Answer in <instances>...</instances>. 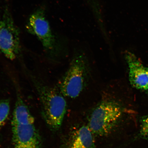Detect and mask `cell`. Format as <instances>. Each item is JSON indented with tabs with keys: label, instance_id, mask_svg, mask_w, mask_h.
Here are the masks:
<instances>
[{
	"label": "cell",
	"instance_id": "obj_8",
	"mask_svg": "<svg viewBox=\"0 0 148 148\" xmlns=\"http://www.w3.org/2000/svg\"><path fill=\"white\" fill-rule=\"evenodd\" d=\"M93 134L88 126H81L72 132L64 148H95Z\"/></svg>",
	"mask_w": 148,
	"mask_h": 148
},
{
	"label": "cell",
	"instance_id": "obj_7",
	"mask_svg": "<svg viewBox=\"0 0 148 148\" xmlns=\"http://www.w3.org/2000/svg\"><path fill=\"white\" fill-rule=\"evenodd\" d=\"M14 148H42V140L34 123H12Z\"/></svg>",
	"mask_w": 148,
	"mask_h": 148
},
{
	"label": "cell",
	"instance_id": "obj_9",
	"mask_svg": "<svg viewBox=\"0 0 148 148\" xmlns=\"http://www.w3.org/2000/svg\"><path fill=\"white\" fill-rule=\"evenodd\" d=\"M35 119L28 108L19 94L17 99L13 113L12 123H34Z\"/></svg>",
	"mask_w": 148,
	"mask_h": 148
},
{
	"label": "cell",
	"instance_id": "obj_1",
	"mask_svg": "<svg viewBox=\"0 0 148 148\" xmlns=\"http://www.w3.org/2000/svg\"><path fill=\"white\" fill-rule=\"evenodd\" d=\"M123 101L104 99L95 107L90 114L88 125L94 134L107 136L125 116L136 118L138 112L135 101L126 103Z\"/></svg>",
	"mask_w": 148,
	"mask_h": 148
},
{
	"label": "cell",
	"instance_id": "obj_2",
	"mask_svg": "<svg viewBox=\"0 0 148 148\" xmlns=\"http://www.w3.org/2000/svg\"><path fill=\"white\" fill-rule=\"evenodd\" d=\"M29 74L38 94L44 121L52 130H58L66 112L67 105L64 96L56 89L47 86Z\"/></svg>",
	"mask_w": 148,
	"mask_h": 148
},
{
	"label": "cell",
	"instance_id": "obj_6",
	"mask_svg": "<svg viewBox=\"0 0 148 148\" xmlns=\"http://www.w3.org/2000/svg\"><path fill=\"white\" fill-rule=\"evenodd\" d=\"M128 69L129 84L132 88L148 94V67L134 53L126 51L124 54Z\"/></svg>",
	"mask_w": 148,
	"mask_h": 148
},
{
	"label": "cell",
	"instance_id": "obj_10",
	"mask_svg": "<svg viewBox=\"0 0 148 148\" xmlns=\"http://www.w3.org/2000/svg\"><path fill=\"white\" fill-rule=\"evenodd\" d=\"M10 110V102L8 99H0V129L8 118Z\"/></svg>",
	"mask_w": 148,
	"mask_h": 148
},
{
	"label": "cell",
	"instance_id": "obj_5",
	"mask_svg": "<svg viewBox=\"0 0 148 148\" xmlns=\"http://www.w3.org/2000/svg\"><path fill=\"white\" fill-rule=\"evenodd\" d=\"M26 28L28 32L39 40L47 54L50 56L54 55L56 47L55 37L44 8H38L31 15Z\"/></svg>",
	"mask_w": 148,
	"mask_h": 148
},
{
	"label": "cell",
	"instance_id": "obj_3",
	"mask_svg": "<svg viewBox=\"0 0 148 148\" xmlns=\"http://www.w3.org/2000/svg\"><path fill=\"white\" fill-rule=\"evenodd\" d=\"M89 76V70L86 57L82 53H77L60 81V92L64 97L70 99L77 98L86 88Z\"/></svg>",
	"mask_w": 148,
	"mask_h": 148
},
{
	"label": "cell",
	"instance_id": "obj_4",
	"mask_svg": "<svg viewBox=\"0 0 148 148\" xmlns=\"http://www.w3.org/2000/svg\"><path fill=\"white\" fill-rule=\"evenodd\" d=\"M20 32L8 7L0 20V54L13 60L19 54L21 47Z\"/></svg>",
	"mask_w": 148,
	"mask_h": 148
},
{
	"label": "cell",
	"instance_id": "obj_11",
	"mask_svg": "<svg viewBox=\"0 0 148 148\" xmlns=\"http://www.w3.org/2000/svg\"><path fill=\"white\" fill-rule=\"evenodd\" d=\"M139 123V134L140 137L148 140V114L140 116Z\"/></svg>",
	"mask_w": 148,
	"mask_h": 148
}]
</instances>
